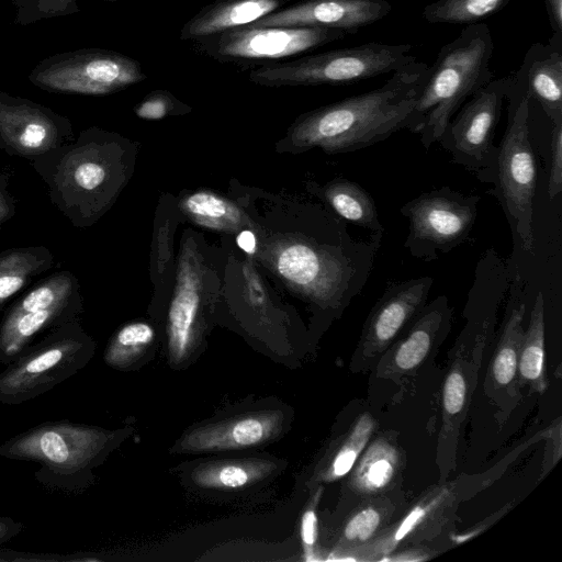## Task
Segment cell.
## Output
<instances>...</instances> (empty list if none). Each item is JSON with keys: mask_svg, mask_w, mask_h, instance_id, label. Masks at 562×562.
Wrapping results in <instances>:
<instances>
[{"mask_svg": "<svg viewBox=\"0 0 562 562\" xmlns=\"http://www.w3.org/2000/svg\"><path fill=\"white\" fill-rule=\"evenodd\" d=\"M428 72L426 63L415 60L379 88L307 112L292 125L291 140L302 149L319 147L327 154L352 153L385 140L407 130Z\"/></svg>", "mask_w": 562, "mask_h": 562, "instance_id": "1", "label": "cell"}, {"mask_svg": "<svg viewBox=\"0 0 562 562\" xmlns=\"http://www.w3.org/2000/svg\"><path fill=\"white\" fill-rule=\"evenodd\" d=\"M543 438L544 429L515 447L483 472L462 473L453 479L438 481L414 502H409L402 515L372 541L348 552L341 561L382 562L393 551L416 544H431L445 552L447 536L456 528L461 504L499 480L521 453Z\"/></svg>", "mask_w": 562, "mask_h": 562, "instance_id": "2", "label": "cell"}, {"mask_svg": "<svg viewBox=\"0 0 562 562\" xmlns=\"http://www.w3.org/2000/svg\"><path fill=\"white\" fill-rule=\"evenodd\" d=\"M494 43L484 23L469 24L439 50L415 106L407 130L420 136L425 149L436 143L462 104L492 81Z\"/></svg>", "mask_w": 562, "mask_h": 562, "instance_id": "3", "label": "cell"}, {"mask_svg": "<svg viewBox=\"0 0 562 562\" xmlns=\"http://www.w3.org/2000/svg\"><path fill=\"white\" fill-rule=\"evenodd\" d=\"M512 76V75H510ZM508 114L503 138L496 145L492 166L477 179L493 186L512 231L515 248H533V199L537 162L530 139L531 98L512 86L508 88Z\"/></svg>", "mask_w": 562, "mask_h": 562, "instance_id": "4", "label": "cell"}, {"mask_svg": "<svg viewBox=\"0 0 562 562\" xmlns=\"http://www.w3.org/2000/svg\"><path fill=\"white\" fill-rule=\"evenodd\" d=\"M113 439V432L94 426L65 420L46 423L3 442L0 457L36 461L42 465L36 472L41 482L75 490Z\"/></svg>", "mask_w": 562, "mask_h": 562, "instance_id": "5", "label": "cell"}, {"mask_svg": "<svg viewBox=\"0 0 562 562\" xmlns=\"http://www.w3.org/2000/svg\"><path fill=\"white\" fill-rule=\"evenodd\" d=\"M412 44L371 42L283 60L252 69L249 80L265 87L339 86L394 72L416 60Z\"/></svg>", "mask_w": 562, "mask_h": 562, "instance_id": "6", "label": "cell"}, {"mask_svg": "<svg viewBox=\"0 0 562 562\" xmlns=\"http://www.w3.org/2000/svg\"><path fill=\"white\" fill-rule=\"evenodd\" d=\"M92 352V342L79 328L64 326L0 372V404H22L43 395L80 371Z\"/></svg>", "mask_w": 562, "mask_h": 562, "instance_id": "7", "label": "cell"}, {"mask_svg": "<svg viewBox=\"0 0 562 562\" xmlns=\"http://www.w3.org/2000/svg\"><path fill=\"white\" fill-rule=\"evenodd\" d=\"M481 198L441 187L419 194L401 206L408 220L404 247L411 256L430 262L469 238Z\"/></svg>", "mask_w": 562, "mask_h": 562, "instance_id": "8", "label": "cell"}, {"mask_svg": "<svg viewBox=\"0 0 562 562\" xmlns=\"http://www.w3.org/2000/svg\"><path fill=\"white\" fill-rule=\"evenodd\" d=\"M341 30L326 27L245 26L194 42L200 53L240 67L283 61L345 38Z\"/></svg>", "mask_w": 562, "mask_h": 562, "instance_id": "9", "label": "cell"}, {"mask_svg": "<svg viewBox=\"0 0 562 562\" xmlns=\"http://www.w3.org/2000/svg\"><path fill=\"white\" fill-rule=\"evenodd\" d=\"M512 76L494 78L467 100L437 140L451 161L476 178L493 164L495 131L506 100Z\"/></svg>", "mask_w": 562, "mask_h": 562, "instance_id": "10", "label": "cell"}, {"mask_svg": "<svg viewBox=\"0 0 562 562\" xmlns=\"http://www.w3.org/2000/svg\"><path fill=\"white\" fill-rule=\"evenodd\" d=\"M146 78L138 60L105 49L67 54L44 63L31 75V80L42 88L80 94H108Z\"/></svg>", "mask_w": 562, "mask_h": 562, "instance_id": "11", "label": "cell"}, {"mask_svg": "<svg viewBox=\"0 0 562 562\" xmlns=\"http://www.w3.org/2000/svg\"><path fill=\"white\" fill-rule=\"evenodd\" d=\"M432 283L429 276L387 283L362 326L350 360L352 372L374 369L383 352L427 304Z\"/></svg>", "mask_w": 562, "mask_h": 562, "instance_id": "12", "label": "cell"}, {"mask_svg": "<svg viewBox=\"0 0 562 562\" xmlns=\"http://www.w3.org/2000/svg\"><path fill=\"white\" fill-rule=\"evenodd\" d=\"M452 312L446 295H438L427 303L383 352L372 370L374 376L396 385H404L415 378L449 335Z\"/></svg>", "mask_w": 562, "mask_h": 562, "instance_id": "13", "label": "cell"}, {"mask_svg": "<svg viewBox=\"0 0 562 562\" xmlns=\"http://www.w3.org/2000/svg\"><path fill=\"white\" fill-rule=\"evenodd\" d=\"M503 327L491 357L483 382V392L496 409L501 422L512 415L522 398L518 379V355L524 336L526 304L522 300V282L516 277L509 284Z\"/></svg>", "mask_w": 562, "mask_h": 562, "instance_id": "14", "label": "cell"}, {"mask_svg": "<svg viewBox=\"0 0 562 562\" xmlns=\"http://www.w3.org/2000/svg\"><path fill=\"white\" fill-rule=\"evenodd\" d=\"M391 10L386 0H299L250 26L326 27L353 35L386 16Z\"/></svg>", "mask_w": 562, "mask_h": 562, "instance_id": "15", "label": "cell"}, {"mask_svg": "<svg viewBox=\"0 0 562 562\" xmlns=\"http://www.w3.org/2000/svg\"><path fill=\"white\" fill-rule=\"evenodd\" d=\"M406 461L398 432L378 430L345 476L347 497L380 495L402 487Z\"/></svg>", "mask_w": 562, "mask_h": 562, "instance_id": "16", "label": "cell"}, {"mask_svg": "<svg viewBox=\"0 0 562 562\" xmlns=\"http://www.w3.org/2000/svg\"><path fill=\"white\" fill-rule=\"evenodd\" d=\"M348 499L351 506L335 528L325 560L341 561L348 552L369 543L409 504L403 486L380 495Z\"/></svg>", "mask_w": 562, "mask_h": 562, "instance_id": "17", "label": "cell"}, {"mask_svg": "<svg viewBox=\"0 0 562 562\" xmlns=\"http://www.w3.org/2000/svg\"><path fill=\"white\" fill-rule=\"evenodd\" d=\"M512 86L537 102L552 124L562 123V34L529 47Z\"/></svg>", "mask_w": 562, "mask_h": 562, "instance_id": "18", "label": "cell"}, {"mask_svg": "<svg viewBox=\"0 0 562 562\" xmlns=\"http://www.w3.org/2000/svg\"><path fill=\"white\" fill-rule=\"evenodd\" d=\"M283 422L282 412L265 411L205 425L184 434L180 450L206 452L256 447L276 437Z\"/></svg>", "mask_w": 562, "mask_h": 562, "instance_id": "19", "label": "cell"}, {"mask_svg": "<svg viewBox=\"0 0 562 562\" xmlns=\"http://www.w3.org/2000/svg\"><path fill=\"white\" fill-rule=\"evenodd\" d=\"M291 0H215L203 7L182 26V41H200L250 25L283 8Z\"/></svg>", "mask_w": 562, "mask_h": 562, "instance_id": "20", "label": "cell"}, {"mask_svg": "<svg viewBox=\"0 0 562 562\" xmlns=\"http://www.w3.org/2000/svg\"><path fill=\"white\" fill-rule=\"evenodd\" d=\"M200 277L192 265L181 260L176 290L168 312V350L170 359L178 363L188 355L200 308Z\"/></svg>", "mask_w": 562, "mask_h": 562, "instance_id": "21", "label": "cell"}, {"mask_svg": "<svg viewBox=\"0 0 562 562\" xmlns=\"http://www.w3.org/2000/svg\"><path fill=\"white\" fill-rule=\"evenodd\" d=\"M378 429L379 422L372 413L359 409L329 446L317 465L314 482L325 484L344 479Z\"/></svg>", "mask_w": 562, "mask_h": 562, "instance_id": "22", "label": "cell"}, {"mask_svg": "<svg viewBox=\"0 0 562 562\" xmlns=\"http://www.w3.org/2000/svg\"><path fill=\"white\" fill-rule=\"evenodd\" d=\"M0 134L12 147L27 154L45 151L57 139L55 124L41 109L1 100Z\"/></svg>", "mask_w": 562, "mask_h": 562, "instance_id": "23", "label": "cell"}, {"mask_svg": "<svg viewBox=\"0 0 562 562\" xmlns=\"http://www.w3.org/2000/svg\"><path fill=\"white\" fill-rule=\"evenodd\" d=\"M329 209L345 222L370 233H384L372 195L348 179H334L316 190Z\"/></svg>", "mask_w": 562, "mask_h": 562, "instance_id": "24", "label": "cell"}, {"mask_svg": "<svg viewBox=\"0 0 562 562\" xmlns=\"http://www.w3.org/2000/svg\"><path fill=\"white\" fill-rule=\"evenodd\" d=\"M518 379L520 387L532 393H544L548 389L544 340V299L538 292L530 311L527 328L518 355Z\"/></svg>", "mask_w": 562, "mask_h": 562, "instance_id": "25", "label": "cell"}, {"mask_svg": "<svg viewBox=\"0 0 562 562\" xmlns=\"http://www.w3.org/2000/svg\"><path fill=\"white\" fill-rule=\"evenodd\" d=\"M274 468V463L259 459L212 461L194 468L191 479L202 488L237 490L262 480Z\"/></svg>", "mask_w": 562, "mask_h": 562, "instance_id": "26", "label": "cell"}, {"mask_svg": "<svg viewBox=\"0 0 562 562\" xmlns=\"http://www.w3.org/2000/svg\"><path fill=\"white\" fill-rule=\"evenodd\" d=\"M512 0H436L422 16L431 24H474L502 11Z\"/></svg>", "mask_w": 562, "mask_h": 562, "instance_id": "27", "label": "cell"}, {"mask_svg": "<svg viewBox=\"0 0 562 562\" xmlns=\"http://www.w3.org/2000/svg\"><path fill=\"white\" fill-rule=\"evenodd\" d=\"M182 207L195 222L211 228L234 231L240 225L239 210L212 192L199 191L188 195Z\"/></svg>", "mask_w": 562, "mask_h": 562, "instance_id": "28", "label": "cell"}, {"mask_svg": "<svg viewBox=\"0 0 562 562\" xmlns=\"http://www.w3.org/2000/svg\"><path fill=\"white\" fill-rule=\"evenodd\" d=\"M154 339L155 330L149 324H126L110 340L104 352V361L113 368H127L145 352Z\"/></svg>", "mask_w": 562, "mask_h": 562, "instance_id": "29", "label": "cell"}, {"mask_svg": "<svg viewBox=\"0 0 562 562\" xmlns=\"http://www.w3.org/2000/svg\"><path fill=\"white\" fill-rule=\"evenodd\" d=\"M71 286L70 277L66 274L55 276L25 295L12 307L8 315L38 311L66 302L70 295Z\"/></svg>", "mask_w": 562, "mask_h": 562, "instance_id": "30", "label": "cell"}, {"mask_svg": "<svg viewBox=\"0 0 562 562\" xmlns=\"http://www.w3.org/2000/svg\"><path fill=\"white\" fill-rule=\"evenodd\" d=\"M37 258L26 251H14L0 258V305L19 291L37 268Z\"/></svg>", "mask_w": 562, "mask_h": 562, "instance_id": "31", "label": "cell"}, {"mask_svg": "<svg viewBox=\"0 0 562 562\" xmlns=\"http://www.w3.org/2000/svg\"><path fill=\"white\" fill-rule=\"evenodd\" d=\"M72 189L93 191L105 180L106 170L101 162L89 158H79L70 164L68 173Z\"/></svg>", "mask_w": 562, "mask_h": 562, "instance_id": "32", "label": "cell"}, {"mask_svg": "<svg viewBox=\"0 0 562 562\" xmlns=\"http://www.w3.org/2000/svg\"><path fill=\"white\" fill-rule=\"evenodd\" d=\"M179 102L166 90H155L147 94L135 108L137 116L146 120H159L176 111Z\"/></svg>", "mask_w": 562, "mask_h": 562, "instance_id": "33", "label": "cell"}, {"mask_svg": "<svg viewBox=\"0 0 562 562\" xmlns=\"http://www.w3.org/2000/svg\"><path fill=\"white\" fill-rule=\"evenodd\" d=\"M322 487L318 488L317 495L314 496L312 503L307 506L301 519V540L304 548L305 560H319L316 552L318 540V516L316 506L318 503Z\"/></svg>", "mask_w": 562, "mask_h": 562, "instance_id": "34", "label": "cell"}, {"mask_svg": "<svg viewBox=\"0 0 562 562\" xmlns=\"http://www.w3.org/2000/svg\"><path fill=\"white\" fill-rule=\"evenodd\" d=\"M562 190V123L552 124L551 165L548 181V194L552 200Z\"/></svg>", "mask_w": 562, "mask_h": 562, "instance_id": "35", "label": "cell"}, {"mask_svg": "<svg viewBox=\"0 0 562 562\" xmlns=\"http://www.w3.org/2000/svg\"><path fill=\"white\" fill-rule=\"evenodd\" d=\"M546 452L541 467L540 479L544 477L558 463L562 456L561 417L544 428Z\"/></svg>", "mask_w": 562, "mask_h": 562, "instance_id": "36", "label": "cell"}, {"mask_svg": "<svg viewBox=\"0 0 562 562\" xmlns=\"http://www.w3.org/2000/svg\"><path fill=\"white\" fill-rule=\"evenodd\" d=\"M440 553L441 551L431 544L406 546L386 555L382 562L427 561Z\"/></svg>", "mask_w": 562, "mask_h": 562, "instance_id": "37", "label": "cell"}, {"mask_svg": "<svg viewBox=\"0 0 562 562\" xmlns=\"http://www.w3.org/2000/svg\"><path fill=\"white\" fill-rule=\"evenodd\" d=\"M513 505H514L513 503H507L505 506H503L502 508H499L498 510L493 513L491 517L484 518L482 521L477 522L475 526H473V528L469 529L467 532H463L460 535H454V532H453L454 529H453L447 536V539H446L447 549H449V544H451L450 546V548H451V547H454L458 544H462L463 542L476 537L477 535L483 532L485 529H487L491 525H493L498 519H501V517H503L508 510H510Z\"/></svg>", "mask_w": 562, "mask_h": 562, "instance_id": "38", "label": "cell"}, {"mask_svg": "<svg viewBox=\"0 0 562 562\" xmlns=\"http://www.w3.org/2000/svg\"><path fill=\"white\" fill-rule=\"evenodd\" d=\"M552 34H562V0H544Z\"/></svg>", "mask_w": 562, "mask_h": 562, "instance_id": "39", "label": "cell"}, {"mask_svg": "<svg viewBox=\"0 0 562 562\" xmlns=\"http://www.w3.org/2000/svg\"><path fill=\"white\" fill-rule=\"evenodd\" d=\"M246 280H247V290L249 295L251 296L252 302L256 304L262 303L263 300V290L259 282V280L256 278V276L248 271L246 273Z\"/></svg>", "mask_w": 562, "mask_h": 562, "instance_id": "40", "label": "cell"}, {"mask_svg": "<svg viewBox=\"0 0 562 562\" xmlns=\"http://www.w3.org/2000/svg\"><path fill=\"white\" fill-rule=\"evenodd\" d=\"M21 529V525L10 518H0V543L15 536Z\"/></svg>", "mask_w": 562, "mask_h": 562, "instance_id": "41", "label": "cell"}, {"mask_svg": "<svg viewBox=\"0 0 562 562\" xmlns=\"http://www.w3.org/2000/svg\"><path fill=\"white\" fill-rule=\"evenodd\" d=\"M237 245L239 248H241L245 252L252 255L256 251V238L252 232L250 231H243L237 236Z\"/></svg>", "mask_w": 562, "mask_h": 562, "instance_id": "42", "label": "cell"}, {"mask_svg": "<svg viewBox=\"0 0 562 562\" xmlns=\"http://www.w3.org/2000/svg\"><path fill=\"white\" fill-rule=\"evenodd\" d=\"M8 215V205L0 194V221H2Z\"/></svg>", "mask_w": 562, "mask_h": 562, "instance_id": "43", "label": "cell"}, {"mask_svg": "<svg viewBox=\"0 0 562 562\" xmlns=\"http://www.w3.org/2000/svg\"><path fill=\"white\" fill-rule=\"evenodd\" d=\"M1 560H2V559H0V561H1Z\"/></svg>", "mask_w": 562, "mask_h": 562, "instance_id": "44", "label": "cell"}]
</instances>
